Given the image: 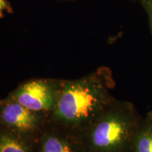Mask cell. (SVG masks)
Listing matches in <instances>:
<instances>
[{"instance_id":"cell-2","label":"cell","mask_w":152,"mask_h":152,"mask_svg":"<svg viewBox=\"0 0 152 152\" xmlns=\"http://www.w3.org/2000/svg\"><path fill=\"white\" fill-rule=\"evenodd\" d=\"M141 120L130 105L106 109L94 121L90 142L97 152H119L132 144Z\"/></svg>"},{"instance_id":"cell-5","label":"cell","mask_w":152,"mask_h":152,"mask_svg":"<svg viewBox=\"0 0 152 152\" xmlns=\"http://www.w3.org/2000/svg\"><path fill=\"white\" fill-rule=\"evenodd\" d=\"M131 146L134 152H152V111L141 121Z\"/></svg>"},{"instance_id":"cell-3","label":"cell","mask_w":152,"mask_h":152,"mask_svg":"<svg viewBox=\"0 0 152 152\" xmlns=\"http://www.w3.org/2000/svg\"><path fill=\"white\" fill-rule=\"evenodd\" d=\"M58 95L54 87L43 80L26 83L14 93L13 99L34 112L45 111L56 106Z\"/></svg>"},{"instance_id":"cell-6","label":"cell","mask_w":152,"mask_h":152,"mask_svg":"<svg viewBox=\"0 0 152 152\" xmlns=\"http://www.w3.org/2000/svg\"><path fill=\"white\" fill-rule=\"evenodd\" d=\"M42 152H75L64 139L56 136H48L44 140Z\"/></svg>"},{"instance_id":"cell-9","label":"cell","mask_w":152,"mask_h":152,"mask_svg":"<svg viewBox=\"0 0 152 152\" xmlns=\"http://www.w3.org/2000/svg\"><path fill=\"white\" fill-rule=\"evenodd\" d=\"M7 7V2L5 1V0H0V13L3 10Z\"/></svg>"},{"instance_id":"cell-8","label":"cell","mask_w":152,"mask_h":152,"mask_svg":"<svg viewBox=\"0 0 152 152\" xmlns=\"http://www.w3.org/2000/svg\"><path fill=\"white\" fill-rule=\"evenodd\" d=\"M147 15L149 30L152 35V0H138Z\"/></svg>"},{"instance_id":"cell-4","label":"cell","mask_w":152,"mask_h":152,"mask_svg":"<svg viewBox=\"0 0 152 152\" xmlns=\"http://www.w3.org/2000/svg\"><path fill=\"white\" fill-rule=\"evenodd\" d=\"M1 116L8 126L20 133L26 134L33 132L38 125V118L35 112L15 100L3 106Z\"/></svg>"},{"instance_id":"cell-1","label":"cell","mask_w":152,"mask_h":152,"mask_svg":"<svg viewBox=\"0 0 152 152\" xmlns=\"http://www.w3.org/2000/svg\"><path fill=\"white\" fill-rule=\"evenodd\" d=\"M112 83L107 70L66 83L57 97L55 116L74 125L95 121L109 106Z\"/></svg>"},{"instance_id":"cell-7","label":"cell","mask_w":152,"mask_h":152,"mask_svg":"<svg viewBox=\"0 0 152 152\" xmlns=\"http://www.w3.org/2000/svg\"><path fill=\"white\" fill-rule=\"evenodd\" d=\"M0 152H28V150L18 139L9 134H4L0 137Z\"/></svg>"}]
</instances>
